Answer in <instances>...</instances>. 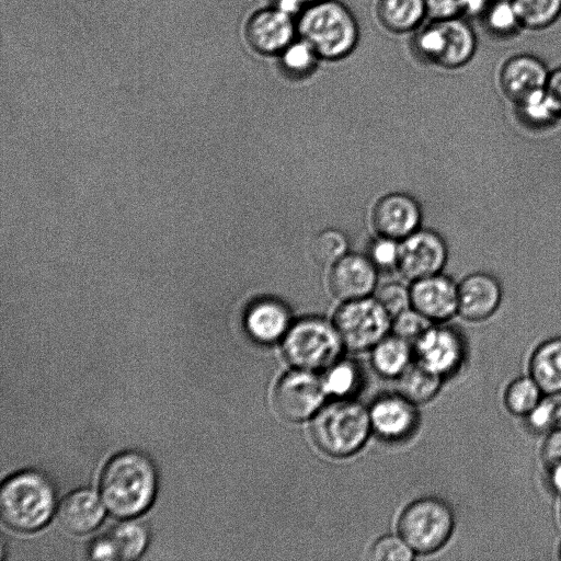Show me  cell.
Here are the masks:
<instances>
[{"label": "cell", "mask_w": 561, "mask_h": 561, "mask_svg": "<svg viewBox=\"0 0 561 561\" xmlns=\"http://www.w3.org/2000/svg\"><path fill=\"white\" fill-rule=\"evenodd\" d=\"M156 484L152 462L145 455L129 450L107 462L101 478V495L111 513L130 517L149 506Z\"/></svg>", "instance_id": "cell-1"}, {"label": "cell", "mask_w": 561, "mask_h": 561, "mask_svg": "<svg viewBox=\"0 0 561 561\" xmlns=\"http://www.w3.org/2000/svg\"><path fill=\"white\" fill-rule=\"evenodd\" d=\"M298 36L309 43L321 60L347 58L359 42V25L351 9L337 0L306 7L297 16Z\"/></svg>", "instance_id": "cell-2"}, {"label": "cell", "mask_w": 561, "mask_h": 561, "mask_svg": "<svg viewBox=\"0 0 561 561\" xmlns=\"http://www.w3.org/2000/svg\"><path fill=\"white\" fill-rule=\"evenodd\" d=\"M54 507L53 485L38 472H19L2 484L0 512L3 522L13 529H38L50 518Z\"/></svg>", "instance_id": "cell-3"}, {"label": "cell", "mask_w": 561, "mask_h": 561, "mask_svg": "<svg viewBox=\"0 0 561 561\" xmlns=\"http://www.w3.org/2000/svg\"><path fill=\"white\" fill-rule=\"evenodd\" d=\"M371 430L369 412L359 403L339 400L321 407L311 423L317 446L333 457L356 453Z\"/></svg>", "instance_id": "cell-4"}, {"label": "cell", "mask_w": 561, "mask_h": 561, "mask_svg": "<svg viewBox=\"0 0 561 561\" xmlns=\"http://www.w3.org/2000/svg\"><path fill=\"white\" fill-rule=\"evenodd\" d=\"M342 345L334 324L316 317L291 323L283 339V352L288 363L295 368L311 371L334 364Z\"/></svg>", "instance_id": "cell-5"}, {"label": "cell", "mask_w": 561, "mask_h": 561, "mask_svg": "<svg viewBox=\"0 0 561 561\" xmlns=\"http://www.w3.org/2000/svg\"><path fill=\"white\" fill-rule=\"evenodd\" d=\"M455 526L450 507L434 497L411 503L398 522L399 535L417 553H432L449 539Z\"/></svg>", "instance_id": "cell-6"}, {"label": "cell", "mask_w": 561, "mask_h": 561, "mask_svg": "<svg viewBox=\"0 0 561 561\" xmlns=\"http://www.w3.org/2000/svg\"><path fill=\"white\" fill-rule=\"evenodd\" d=\"M333 324L343 345L354 351L374 347L391 325V317L376 300L364 297L343 301L334 314Z\"/></svg>", "instance_id": "cell-7"}, {"label": "cell", "mask_w": 561, "mask_h": 561, "mask_svg": "<svg viewBox=\"0 0 561 561\" xmlns=\"http://www.w3.org/2000/svg\"><path fill=\"white\" fill-rule=\"evenodd\" d=\"M325 394L321 378L311 370L296 368L278 380L274 389V407L283 419L300 422L319 411Z\"/></svg>", "instance_id": "cell-8"}, {"label": "cell", "mask_w": 561, "mask_h": 561, "mask_svg": "<svg viewBox=\"0 0 561 561\" xmlns=\"http://www.w3.org/2000/svg\"><path fill=\"white\" fill-rule=\"evenodd\" d=\"M244 36L256 54L277 57L297 38V18L274 4L256 10L247 21Z\"/></svg>", "instance_id": "cell-9"}, {"label": "cell", "mask_w": 561, "mask_h": 561, "mask_svg": "<svg viewBox=\"0 0 561 561\" xmlns=\"http://www.w3.org/2000/svg\"><path fill=\"white\" fill-rule=\"evenodd\" d=\"M447 248L431 230H416L400 241L398 270L413 280L438 274L446 263Z\"/></svg>", "instance_id": "cell-10"}, {"label": "cell", "mask_w": 561, "mask_h": 561, "mask_svg": "<svg viewBox=\"0 0 561 561\" xmlns=\"http://www.w3.org/2000/svg\"><path fill=\"white\" fill-rule=\"evenodd\" d=\"M414 346L419 363L440 377L457 371L466 355L461 335L449 327L432 325Z\"/></svg>", "instance_id": "cell-11"}, {"label": "cell", "mask_w": 561, "mask_h": 561, "mask_svg": "<svg viewBox=\"0 0 561 561\" xmlns=\"http://www.w3.org/2000/svg\"><path fill=\"white\" fill-rule=\"evenodd\" d=\"M550 70L547 65L531 54H518L501 65L497 83L502 94L511 103L546 89Z\"/></svg>", "instance_id": "cell-12"}, {"label": "cell", "mask_w": 561, "mask_h": 561, "mask_svg": "<svg viewBox=\"0 0 561 561\" xmlns=\"http://www.w3.org/2000/svg\"><path fill=\"white\" fill-rule=\"evenodd\" d=\"M377 272L366 255L346 253L330 266L328 285L342 301L368 297L375 290Z\"/></svg>", "instance_id": "cell-13"}, {"label": "cell", "mask_w": 561, "mask_h": 561, "mask_svg": "<svg viewBox=\"0 0 561 561\" xmlns=\"http://www.w3.org/2000/svg\"><path fill=\"white\" fill-rule=\"evenodd\" d=\"M421 209L411 196L391 193L381 197L371 211V224L378 236L401 241L419 229Z\"/></svg>", "instance_id": "cell-14"}, {"label": "cell", "mask_w": 561, "mask_h": 561, "mask_svg": "<svg viewBox=\"0 0 561 561\" xmlns=\"http://www.w3.org/2000/svg\"><path fill=\"white\" fill-rule=\"evenodd\" d=\"M411 307L433 321H445L458 312V285L435 274L413 280Z\"/></svg>", "instance_id": "cell-15"}, {"label": "cell", "mask_w": 561, "mask_h": 561, "mask_svg": "<svg viewBox=\"0 0 561 561\" xmlns=\"http://www.w3.org/2000/svg\"><path fill=\"white\" fill-rule=\"evenodd\" d=\"M502 289L495 277L473 273L458 285V313L468 321H482L500 306Z\"/></svg>", "instance_id": "cell-16"}, {"label": "cell", "mask_w": 561, "mask_h": 561, "mask_svg": "<svg viewBox=\"0 0 561 561\" xmlns=\"http://www.w3.org/2000/svg\"><path fill=\"white\" fill-rule=\"evenodd\" d=\"M371 428L386 439L408 436L416 424L413 402L403 396H385L375 401L369 410Z\"/></svg>", "instance_id": "cell-17"}, {"label": "cell", "mask_w": 561, "mask_h": 561, "mask_svg": "<svg viewBox=\"0 0 561 561\" xmlns=\"http://www.w3.org/2000/svg\"><path fill=\"white\" fill-rule=\"evenodd\" d=\"M244 325L256 342L274 343L283 340L290 328V313L286 305L278 299L262 298L249 307Z\"/></svg>", "instance_id": "cell-18"}, {"label": "cell", "mask_w": 561, "mask_h": 561, "mask_svg": "<svg viewBox=\"0 0 561 561\" xmlns=\"http://www.w3.org/2000/svg\"><path fill=\"white\" fill-rule=\"evenodd\" d=\"M148 535L139 523L127 522L113 528L91 547L92 559L130 560L141 554L146 548Z\"/></svg>", "instance_id": "cell-19"}, {"label": "cell", "mask_w": 561, "mask_h": 561, "mask_svg": "<svg viewBox=\"0 0 561 561\" xmlns=\"http://www.w3.org/2000/svg\"><path fill=\"white\" fill-rule=\"evenodd\" d=\"M104 513L98 494L92 490L81 489L62 500L58 516L67 530L80 535L93 530L103 519Z\"/></svg>", "instance_id": "cell-20"}, {"label": "cell", "mask_w": 561, "mask_h": 561, "mask_svg": "<svg viewBox=\"0 0 561 561\" xmlns=\"http://www.w3.org/2000/svg\"><path fill=\"white\" fill-rule=\"evenodd\" d=\"M376 19L393 34L413 33L427 16L425 0H377Z\"/></svg>", "instance_id": "cell-21"}, {"label": "cell", "mask_w": 561, "mask_h": 561, "mask_svg": "<svg viewBox=\"0 0 561 561\" xmlns=\"http://www.w3.org/2000/svg\"><path fill=\"white\" fill-rule=\"evenodd\" d=\"M528 375L545 394L561 391V336L547 339L534 350L528 362Z\"/></svg>", "instance_id": "cell-22"}, {"label": "cell", "mask_w": 561, "mask_h": 561, "mask_svg": "<svg viewBox=\"0 0 561 561\" xmlns=\"http://www.w3.org/2000/svg\"><path fill=\"white\" fill-rule=\"evenodd\" d=\"M471 22L492 38L512 37L523 28L512 0H491L481 16Z\"/></svg>", "instance_id": "cell-23"}, {"label": "cell", "mask_w": 561, "mask_h": 561, "mask_svg": "<svg viewBox=\"0 0 561 561\" xmlns=\"http://www.w3.org/2000/svg\"><path fill=\"white\" fill-rule=\"evenodd\" d=\"M512 104L517 121L529 129L548 128L561 116L546 89L534 92Z\"/></svg>", "instance_id": "cell-24"}, {"label": "cell", "mask_w": 561, "mask_h": 561, "mask_svg": "<svg viewBox=\"0 0 561 561\" xmlns=\"http://www.w3.org/2000/svg\"><path fill=\"white\" fill-rule=\"evenodd\" d=\"M276 58L280 73L296 81L311 77L321 61L312 46L299 36Z\"/></svg>", "instance_id": "cell-25"}, {"label": "cell", "mask_w": 561, "mask_h": 561, "mask_svg": "<svg viewBox=\"0 0 561 561\" xmlns=\"http://www.w3.org/2000/svg\"><path fill=\"white\" fill-rule=\"evenodd\" d=\"M373 348V365L385 377H399L409 366V342L397 335L385 336Z\"/></svg>", "instance_id": "cell-26"}, {"label": "cell", "mask_w": 561, "mask_h": 561, "mask_svg": "<svg viewBox=\"0 0 561 561\" xmlns=\"http://www.w3.org/2000/svg\"><path fill=\"white\" fill-rule=\"evenodd\" d=\"M440 378L420 363L409 365L399 376L400 394L413 403L426 402L438 391Z\"/></svg>", "instance_id": "cell-27"}, {"label": "cell", "mask_w": 561, "mask_h": 561, "mask_svg": "<svg viewBox=\"0 0 561 561\" xmlns=\"http://www.w3.org/2000/svg\"><path fill=\"white\" fill-rule=\"evenodd\" d=\"M545 396L530 375L519 376L505 388L503 403L508 413L524 417L536 408Z\"/></svg>", "instance_id": "cell-28"}, {"label": "cell", "mask_w": 561, "mask_h": 561, "mask_svg": "<svg viewBox=\"0 0 561 561\" xmlns=\"http://www.w3.org/2000/svg\"><path fill=\"white\" fill-rule=\"evenodd\" d=\"M524 28L550 26L561 15V0H512Z\"/></svg>", "instance_id": "cell-29"}, {"label": "cell", "mask_w": 561, "mask_h": 561, "mask_svg": "<svg viewBox=\"0 0 561 561\" xmlns=\"http://www.w3.org/2000/svg\"><path fill=\"white\" fill-rule=\"evenodd\" d=\"M309 249L317 264L332 266L347 253V240L341 231L325 229L313 237Z\"/></svg>", "instance_id": "cell-30"}, {"label": "cell", "mask_w": 561, "mask_h": 561, "mask_svg": "<svg viewBox=\"0 0 561 561\" xmlns=\"http://www.w3.org/2000/svg\"><path fill=\"white\" fill-rule=\"evenodd\" d=\"M327 369V374L322 379L327 394L345 397L357 389L359 373L353 363L347 360L335 362Z\"/></svg>", "instance_id": "cell-31"}, {"label": "cell", "mask_w": 561, "mask_h": 561, "mask_svg": "<svg viewBox=\"0 0 561 561\" xmlns=\"http://www.w3.org/2000/svg\"><path fill=\"white\" fill-rule=\"evenodd\" d=\"M400 254V241L382 236L370 242L367 257L377 271H392L398 268Z\"/></svg>", "instance_id": "cell-32"}, {"label": "cell", "mask_w": 561, "mask_h": 561, "mask_svg": "<svg viewBox=\"0 0 561 561\" xmlns=\"http://www.w3.org/2000/svg\"><path fill=\"white\" fill-rule=\"evenodd\" d=\"M432 327V321L414 308L407 309L393 317L392 329L394 335L415 343L421 335Z\"/></svg>", "instance_id": "cell-33"}, {"label": "cell", "mask_w": 561, "mask_h": 561, "mask_svg": "<svg viewBox=\"0 0 561 561\" xmlns=\"http://www.w3.org/2000/svg\"><path fill=\"white\" fill-rule=\"evenodd\" d=\"M376 300L393 318L411 306L410 289L400 283H387L375 293Z\"/></svg>", "instance_id": "cell-34"}, {"label": "cell", "mask_w": 561, "mask_h": 561, "mask_svg": "<svg viewBox=\"0 0 561 561\" xmlns=\"http://www.w3.org/2000/svg\"><path fill=\"white\" fill-rule=\"evenodd\" d=\"M413 552L401 536L388 535L374 543L369 558L376 561H408L412 558Z\"/></svg>", "instance_id": "cell-35"}, {"label": "cell", "mask_w": 561, "mask_h": 561, "mask_svg": "<svg viewBox=\"0 0 561 561\" xmlns=\"http://www.w3.org/2000/svg\"><path fill=\"white\" fill-rule=\"evenodd\" d=\"M528 431L535 434H548L553 431L551 410L547 396L536 405V408L523 417Z\"/></svg>", "instance_id": "cell-36"}, {"label": "cell", "mask_w": 561, "mask_h": 561, "mask_svg": "<svg viewBox=\"0 0 561 561\" xmlns=\"http://www.w3.org/2000/svg\"><path fill=\"white\" fill-rule=\"evenodd\" d=\"M468 0H425L431 20L463 18Z\"/></svg>", "instance_id": "cell-37"}, {"label": "cell", "mask_w": 561, "mask_h": 561, "mask_svg": "<svg viewBox=\"0 0 561 561\" xmlns=\"http://www.w3.org/2000/svg\"><path fill=\"white\" fill-rule=\"evenodd\" d=\"M540 458L546 468L561 463V428L546 434L540 448Z\"/></svg>", "instance_id": "cell-38"}, {"label": "cell", "mask_w": 561, "mask_h": 561, "mask_svg": "<svg viewBox=\"0 0 561 561\" xmlns=\"http://www.w3.org/2000/svg\"><path fill=\"white\" fill-rule=\"evenodd\" d=\"M546 90L552 98L561 115V66L550 71Z\"/></svg>", "instance_id": "cell-39"}, {"label": "cell", "mask_w": 561, "mask_h": 561, "mask_svg": "<svg viewBox=\"0 0 561 561\" xmlns=\"http://www.w3.org/2000/svg\"><path fill=\"white\" fill-rule=\"evenodd\" d=\"M320 1L322 0H275L274 5L297 18L306 7Z\"/></svg>", "instance_id": "cell-40"}, {"label": "cell", "mask_w": 561, "mask_h": 561, "mask_svg": "<svg viewBox=\"0 0 561 561\" xmlns=\"http://www.w3.org/2000/svg\"><path fill=\"white\" fill-rule=\"evenodd\" d=\"M546 396L551 410L553 430L561 428V391Z\"/></svg>", "instance_id": "cell-41"}, {"label": "cell", "mask_w": 561, "mask_h": 561, "mask_svg": "<svg viewBox=\"0 0 561 561\" xmlns=\"http://www.w3.org/2000/svg\"><path fill=\"white\" fill-rule=\"evenodd\" d=\"M548 484L552 492L561 495V463L547 468Z\"/></svg>", "instance_id": "cell-42"}, {"label": "cell", "mask_w": 561, "mask_h": 561, "mask_svg": "<svg viewBox=\"0 0 561 561\" xmlns=\"http://www.w3.org/2000/svg\"><path fill=\"white\" fill-rule=\"evenodd\" d=\"M559 558L561 559V545H560V549H559Z\"/></svg>", "instance_id": "cell-43"}, {"label": "cell", "mask_w": 561, "mask_h": 561, "mask_svg": "<svg viewBox=\"0 0 561 561\" xmlns=\"http://www.w3.org/2000/svg\"><path fill=\"white\" fill-rule=\"evenodd\" d=\"M560 512H561V510H560Z\"/></svg>", "instance_id": "cell-44"}]
</instances>
